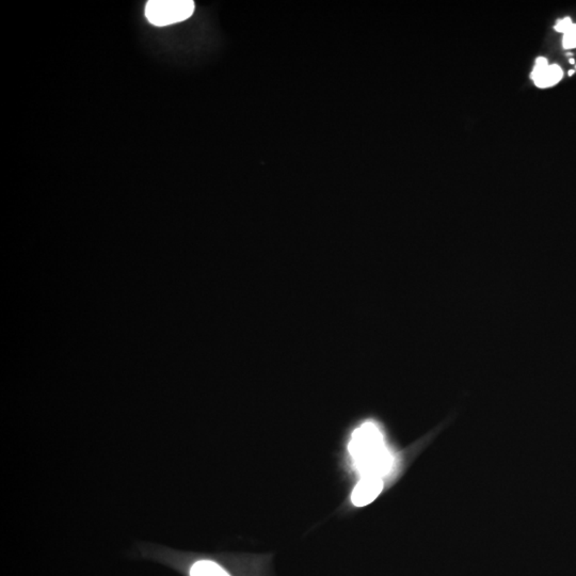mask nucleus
Instances as JSON below:
<instances>
[{
	"label": "nucleus",
	"mask_w": 576,
	"mask_h": 576,
	"mask_svg": "<svg viewBox=\"0 0 576 576\" xmlns=\"http://www.w3.org/2000/svg\"><path fill=\"white\" fill-rule=\"evenodd\" d=\"M191 576H230L225 570L222 569L219 565L203 560L198 561L193 565L191 569Z\"/></svg>",
	"instance_id": "5"
},
{
	"label": "nucleus",
	"mask_w": 576,
	"mask_h": 576,
	"mask_svg": "<svg viewBox=\"0 0 576 576\" xmlns=\"http://www.w3.org/2000/svg\"><path fill=\"white\" fill-rule=\"evenodd\" d=\"M563 45L566 49L576 48V24H573L572 27L563 33Z\"/></svg>",
	"instance_id": "6"
},
{
	"label": "nucleus",
	"mask_w": 576,
	"mask_h": 576,
	"mask_svg": "<svg viewBox=\"0 0 576 576\" xmlns=\"http://www.w3.org/2000/svg\"><path fill=\"white\" fill-rule=\"evenodd\" d=\"M383 489L381 478L364 476L352 491L351 502L357 507H363L373 503Z\"/></svg>",
	"instance_id": "3"
},
{
	"label": "nucleus",
	"mask_w": 576,
	"mask_h": 576,
	"mask_svg": "<svg viewBox=\"0 0 576 576\" xmlns=\"http://www.w3.org/2000/svg\"><path fill=\"white\" fill-rule=\"evenodd\" d=\"M191 0H151L145 6L147 21L158 27L181 23L195 12Z\"/></svg>",
	"instance_id": "2"
},
{
	"label": "nucleus",
	"mask_w": 576,
	"mask_h": 576,
	"mask_svg": "<svg viewBox=\"0 0 576 576\" xmlns=\"http://www.w3.org/2000/svg\"><path fill=\"white\" fill-rule=\"evenodd\" d=\"M349 451L364 476L381 478L391 470L393 458L384 446L379 428L371 422L353 432Z\"/></svg>",
	"instance_id": "1"
},
{
	"label": "nucleus",
	"mask_w": 576,
	"mask_h": 576,
	"mask_svg": "<svg viewBox=\"0 0 576 576\" xmlns=\"http://www.w3.org/2000/svg\"><path fill=\"white\" fill-rule=\"evenodd\" d=\"M563 77V70L557 64H549L547 58L544 57L536 60L535 67L531 72V79L538 88L544 89L553 87L557 85Z\"/></svg>",
	"instance_id": "4"
},
{
	"label": "nucleus",
	"mask_w": 576,
	"mask_h": 576,
	"mask_svg": "<svg viewBox=\"0 0 576 576\" xmlns=\"http://www.w3.org/2000/svg\"><path fill=\"white\" fill-rule=\"evenodd\" d=\"M570 63L574 64L575 63V61H574V59H570Z\"/></svg>",
	"instance_id": "8"
},
{
	"label": "nucleus",
	"mask_w": 576,
	"mask_h": 576,
	"mask_svg": "<svg viewBox=\"0 0 576 576\" xmlns=\"http://www.w3.org/2000/svg\"><path fill=\"white\" fill-rule=\"evenodd\" d=\"M573 23H572V19L570 17H565V19H559L556 24L555 30L557 32H560V33H566L570 28L572 27Z\"/></svg>",
	"instance_id": "7"
},
{
	"label": "nucleus",
	"mask_w": 576,
	"mask_h": 576,
	"mask_svg": "<svg viewBox=\"0 0 576 576\" xmlns=\"http://www.w3.org/2000/svg\"><path fill=\"white\" fill-rule=\"evenodd\" d=\"M574 74V71H569V76H572Z\"/></svg>",
	"instance_id": "9"
}]
</instances>
